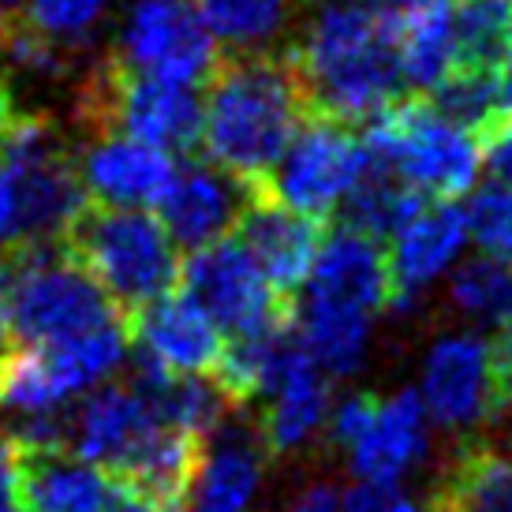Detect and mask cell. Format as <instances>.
Returning <instances> with one entry per match:
<instances>
[{"label": "cell", "instance_id": "obj_4", "mask_svg": "<svg viewBox=\"0 0 512 512\" xmlns=\"http://www.w3.org/2000/svg\"><path fill=\"white\" fill-rule=\"evenodd\" d=\"M389 307V277L378 240L344 225L318 243L311 270L299 285L296 341L329 378L363 367L370 329Z\"/></svg>", "mask_w": 512, "mask_h": 512}, {"label": "cell", "instance_id": "obj_1", "mask_svg": "<svg viewBox=\"0 0 512 512\" xmlns=\"http://www.w3.org/2000/svg\"><path fill=\"white\" fill-rule=\"evenodd\" d=\"M307 109L363 124L393 105L404 86L393 23L378 4L326 0L288 53Z\"/></svg>", "mask_w": 512, "mask_h": 512}, {"label": "cell", "instance_id": "obj_34", "mask_svg": "<svg viewBox=\"0 0 512 512\" xmlns=\"http://www.w3.org/2000/svg\"><path fill=\"white\" fill-rule=\"evenodd\" d=\"M12 337V307H8V266L0 262V352L8 348Z\"/></svg>", "mask_w": 512, "mask_h": 512}, {"label": "cell", "instance_id": "obj_3", "mask_svg": "<svg viewBox=\"0 0 512 512\" xmlns=\"http://www.w3.org/2000/svg\"><path fill=\"white\" fill-rule=\"evenodd\" d=\"M60 449L128 479L161 505H172L195 460L199 438L176 427L161 412L150 385L135 378L131 385L101 382L90 389L60 427Z\"/></svg>", "mask_w": 512, "mask_h": 512}, {"label": "cell", "instance_id": "obj_22", "mask_svg": "<svg viewBox=\"0 0 512 512\" xmlns=\"http://www.w3.org/2000/svg\"><path fill=\"white\" fill-rule=\"evenodd\" d=\"M329 385H333V378L292 337L285 363H281L277 378H273V385L262 397L266 412H262L258 434L266 441V449H273V453H296V449L311 445L326 430L329 408H333Z\"/></svg>", "mask_w": 512, "mask_h": 512}, {"label": "cell", "instance_id": "obj_8", "mask_svg": "<svg viewBox=\"0 0 512 512\" xmlns=\"http://www.w3.org/2000/svg\"><path fill=\"white\" fill-rule=\"evenodd\" d=\"M128 329L109 326L72 344H19L0 352V408L30 419H57L68 404L109 382L128 359Z\"/></svg>", "mask_w": 512, "mask_h": 512}, {"label": "cell", "instance_id": "obj_27", "mask_svg": "<svg viewBox=\"0 0 512 512\" xmlns=\"http://www.w3.org/2000/svg\"><path fill=\"white\" fill-rule=\"evenodd\" d=\"M449 299L471 322L498 326V318L512 303V273L498 262H490L486 255L460 258L456 270L449 273Z\"/></svg>", "mask_w": 512, "mask_h": 512}, {"label": "cell", "instance_id": "obj_11", "mask_svg": "<svg viewBox=\"0 0 512 512\" xmlns=\"http://www.w3.org/2000/svg\"><path fill=\"white\" fill-rule=\"evenodd\" d=\"M113 64L165 83L199 86L221 64L195 0H131L113 42Z\"/></svg>", "mask_w": 512, "mask_h": 512}, {"label": "cell", "instance_id": "obj_24", "mask_svg": "<svg viewBox=\"0 0 512 512\" xmlns=\"http://www.w3.org/2000/svg\"><path fill=\"white\" fill-rule=\"evenodd\" d=\"M438 512H512V449L464 456L441 490Z\"/></svg>", "mask_w": 512, "mask_h": 512}, {"label": "cell", "instance_id": "obj_23", "mask_svg": "<svg viewBox=\"0 0 512 512\" xmlns=\"http://www.w3.org/2000/svg\"><path fill=\"white\" fill-rule=\"evenodd\" d=\"M512 60V0H453V72L494 75Z\"/></svg>", "mask_w": 512, "mask_h": 512}, {"label": "cell", "instance_id": "obj_28", "mask_svg": "<svg viewBox=\"0 0 512 512\" xmlns=\"http://www.w3.org/2000/svg\"><path fill=\"white\" fill-rule=\"evenodd\" d=\"M464 221H468V243L479 247V255L512 273V184L494 180L483 191H475Z\"/></svg>", "mask_w": 512, "mask_h": 512}, {"label": "cell", "instance_id": "obj_2", "mask_svg": "<svg viewBox=\"0 0 512 512\" xmlns=\"http://www.w3.org/2000/svg\"><path fill=\"white\" fill-rule=\"evenodd\" d=\"M199 143L217 169L258 187L303 124L307 98L292 60L266 49L221 60L206 79Z\"/></svg>", "mask_w": 512, "mask_h": 512}, {"label": "cell", "instance_id": "obj_31", "mask_svg": "<svg viewBox=\"0 0 512 512\" xmlns=\"http://www.w3.org/2000/svg\"><path fill=\"white\" fill-rule=\"evenodd\" d=\"M285 512H341V494L329 483H311L288 501Z\"/></svg>", "mask_w": 512, "mask_h": 512}, {"label": "cell", "instance_id": "obj_12", "mask_svg": "<svg viewBox=\"0 0 512 512\" xmlns=\"http://www.w3.org/2000/svg\"><path fill=\"white\" fill-rule=\"evenodd\" d=\"M367 165L370 154L352 124L314 113L311 120L299 124L285 154L277 157V165L266 172V180L258 187L277 202L318 221L341 210Z\"/></svg>", "mask_w": 512, "mask_h": 512}, {"label": "cell", "instance_id": "obj_30", "mask_svg": "<svg viewBox=\"0 0 512 512\" xmlns=\"http://www.w3.org/2000/svg\"><path fill=\"white\" fill-rule=\"evenodd\" d=\"M0 512H23L19 498V456L12 441H0Z\"/></svg>", "mask_w": 512, "mask_h": 512}, {"label": "cell", "instance_id": "obj_13", "mask_svg": "<svg viewBox=\"0 0 512 512\" xmlns=\"http://www.w3.org/2000/svg\"><path fill=\"white\" fill-rule=\"evenodd\" d=\"M176 281L180 292L195 299L225 337H255L285 326L281 292L266 281V273L258 270L240 240L221 236L195 247L191 258L180 262Z\"/></svg>", "mask_w": 512, "mask_h": 512}, {"label": "cell", "instance_id": "obj_35", "mask_svg": "<svg viewBox=\"0 0 512 512\" xmlns=\"http://www.w3.org/2000/svg\"><path fill=\"white\" fill-rule=\"evenodd\" d=\"M498 105H501V113H512V60L498 75Z\"/></svg>", "mask_w": 512, "mask_h": 512}, {"label": "cell", "instance_id": "obj_5", "mask_svg": "<svg viewBox=\"0 0 512 512\" xmlns=\"http://www.w3.org/2000/svg\"><path fill=\"white\" fill-rule=\"evenodd\" d=\"M370 165L415 191L419 199H460L483 172V135L434 101H393L370 116Z\"/></svg>", "mask_w": 512, "mask_h": 512}, {"label": "cell", "instance_id": "obj_14", "mask_svg": "<svg viewBox=\"0 0 512 512\" xmlns=\"http://www.w3.org/2000/svg\"><path fill=\"white\" fill-rule=\"evenodd\" d=\"M415 397L423 404L430 427L475 430L490 423L509 397L494 344H486L479 333L438 337L423 356Z\"/></svg>", "mask_w": 512, "mask_h": 512}, {"label": "cell", "instance_id": "obj_15", "mask_svg": "<svg viewBox=\"0 0 512 512\" xmlns=\"http://www.w3.org/2000/svg\"><path fill=\"white\" fill-rule=\"evenodd\" d=\"M23 512H157L169 509L135 483L90 464L68 449H19Z\"/></svg>", "mask_w": 512, "mask_h": 512}, {"label": "cell", "instance_id": "obj_18", "mask_svg": "<svg viewBox=\"0 0 512 512\" xmlns=\"http://www.w3.org/2000/svg\"><path fill=\"white\" fill-rule=\"evenodd\" d=\"M131 341L143 370L169 378H210L225 352V333L180 288H169L165 296L139 307Z\"/></svg>", "mask_w": 512, "mask_h": 512}, {"label": "cell", "instance_id": "obj_21", "mask_svg": "<svg viewBox=\"0 0 512 512\" xmlns=\"http://www.w3.org/2000/svg\"><path fill=\"white\" fill-rule=\"evenodd\" d=\"M236 228H240L236 240L247 247V255L255 258L258 270L266 273V281L277 292H296L303 285L322 243L314 217L277 202L262 187H251V199L243 206Z\"/></svg>", "mask_w": 512, "mask_h": 512}, {"label": "cell", "instance_id": "obj_29", "mask_svg": "<svg viewBox=\"0 0 512 512\" xmlns=\"http://www.w3.org/2000/svg\"><path fill=\"white\" fill-rule=\"evenodd\" d=\"M483 165H490L498 180L512 184V113H501L483 131Z\"/></svg>", "mask_w": 512, "mask_h": 512}, {"label": "cell", "instance_id": "obj_10", "mask_svg": "<svg viewBox=\"0 0 512 512\" xmlns=\"http://www.w3.org/2000/svg\"><path fill=\"white\" fill-rule=\"evenodd\" d=\"M326 430L344 449L356 483L400 486L430 449V419L415 393L344 397L329 408Z\"/></svg>", "mask_w": 512, "mask_h": 512}, {"label": "cell", "instance_id": "obj_9", "mask_svg": "<svg viewBox=\"0 0 512 512\" xmlns=\"http://www.w3.org/2000/svg\"><path fill=\"white\" fill-rule=\"evenodd\" d=\"M75 116L94 124V131H120L172 154L199 143L202 98L195 86L124 72L105 60L75 86Z\"/></svg>", "mask_w": 512, "mask_h": 512}, {"label": "cell", "instance_id": "obj_20", "mask_svg": "<svg viewBox=\"0 0 512 512\" xmlns=\"http://www.w3.org/2000/svg\"><path fill=\"white\" fill-rule=\"evenodd\" d=\"M251 199V184L232 172L210 165H184L172 172L165 195L157 202V221L165 225L176 247L195 251L202 243L228 236Z\"/></svg>", "mask_w": 512, "mask_h": 512}, {"label": "cell", "instance_id": "obj_25", "mask_svg": "<svg viewBox=\"0 0 512 512\" xmlns=\"http://www.w3.org/2000/svg\"><path fill=\"white\" fill-rule=\"evenodd\" d=\"M217 45H232L240 53L266 49L281 38L292 19L296 0H195Z\"/></svg>", "mask_w": 512, "mask_h": 512}, {"label": "cell", "instance_id": "obj_16", "mask_svg": "<svg viewBox=\"0 0 512 512\" xmlns=\"http://www.w3.org/2000/svg\"><path fill=\"white\" fill-rule=\"evenodd\" d=\"M468 247V221L453 199L415 202L408 217L389 232L385 277L389 307H412L419 296L456 270Z\"/></svg>", "mask_w": 512, "mask_h": 512}, {"label": "cell", "instance_id": "obj_33", "mask_svg": "<svg viewBox=\"0 0 512 512\" xmlns=\"http://www.w3.org/2000/svg\"><path fill=\"white\" fill-rule=\"evenodd\" d=\"M23 113V105H19V98H15L12 83L0 75V146H4V135H8V128L15 124V116Z\"/></svg>", "mask_w": 512, "mask_h": 512}, {"label": "cell", "instance_id": "obj_36", "mask_svg": "<svg viewBox=\"0 0 512 512\" xmlns=\"http://www.w3.org/2000/svg\"><path fill=\"white\" fill-rule=\"evenodd\" d=\"M363 4H374V0H363Z\"/></svg>", "mask_w": 512, "mask_h": 512}, {"label": "cell", "instance_id": "obj_32", "mask_svg": "<svg viewBox=\"0 0 512 512\" xmlns=\"http://www.w3.org/2000/svg\"><path fill=\"white\" fill-rule=\"evenodd\" d=\"M494 356H498V370H501V382H505V393H512V303L498 318V344H494Z\"/></svg>", "mask_w": 512, "mask_h": 512}, {"label": "cell", "instance_id": "obj_7", "mask_svg": "<svg viewBox=\"0 0 512 512\" xmlns=\"http://www.w3.org/2000/svg\"><path fill=\"white\" fill-rule=\"evenodd\" d=\"M8 307L12 337L38 348L83 341L124 322L105 288L72 255H60L49 243L19 247L8 270Z\"/></svg>", "mask_w": 512, "mask_h": 512}, {"label": "cell", "instance_id": "obj_37", "mask_svg": "<svg viewBox=\"0 0 512 512\" xmlns=\"http://www.w3.org/2000/svg\"><path fill=\"white\" fill-rule=\"evenodd\" d=\"M157 512H169V509H157Z\"/></svg>", "mask_w": 512, "mask_h": 512}, {"label": "cell", "instance_id": "obj_6", "mask_svg": "<svg viewBox=\"0 0 512 512\" xmlns=\"http://www.w3.org/2000/svg\"><path fill=\"white\" fill-rule=\"evenodd\" d=\"M68 247L120 311H139L176 288L180 277L176 243L150 210L83 206V214L68 228Z\"/></svg>", "mask_w": 512, "mask_h": 512}, {"label": "cell", "instance_id": "obj_17", "mask_svg": "<svg viewBox=\"0 0 512 512\" xmlns=\"http://www.w3.org/2000/svg\"><path fill=\"white\" fill-rule=\"evenodd\" d=\"M266 453L258 430L221 423L199 441L172 505L180 512H251L266 479Z\"/></svg>", "mask_w": 512, "mask_h": 512}, {"label": "cell", "instance_id": "obj_19", "mask_svg": "<svg viewBox=\"0 0 512 512\" xmlns=\"http://www.w3.org/2000/svg\"><path fill=\"white\" fill-rule=\"evenodd\" d=\"M83 195L94 206H124V210H154L165 187H169L172 165L169 150L139 143L120 131H94V139L83 146L75 161Z\"/></svg>", "mask_w": 512, "mask_h": 512}, {"label": "cell", "instance_id": "obj_26", "mask_svg": "<svg viewBox=\"0 0 512 512\" xmlns=\"http://www.w3.org/2000/svg\"><path fill=\"white\" fill-rule=\"evenodd\" d=\"M109 19V0H27L23 23L64 53H83L94 45Z\"/></svg>", "mask_w": 512, "mask_h": 512}]
</instances>
